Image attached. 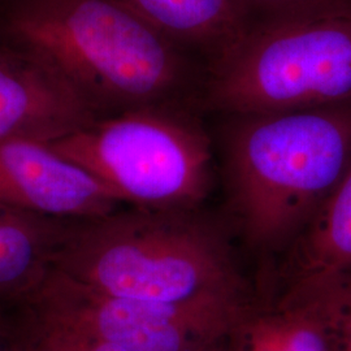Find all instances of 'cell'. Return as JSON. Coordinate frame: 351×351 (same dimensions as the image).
<instances>
[{
    "label": "cell",
    "instance_id": "obj_1",
    "mask_svg": "<svg viewBox=\"0 0 351 351\" xmlns=\"http://www.w3.org/2000/svg\"><path fill=\"white\" fill-rule=\"evenodd\" d=\"M8 32L94 110L177 106L203 91L193 55L116 0H24Z\"/></svg>",
    "mask_w": 351,
    "mask_h": 351
},
{
    "label": "cell",
    "instance_id": "obj_10",
    "mask_svg": "<svg viewBox=\"0 0 351 351\" xmlns=\"http://www.w3.org/2000/svg\"><path fill=\"white\" fill-rule=\"evenodd\" d=\"M208 65L246 27L239 0H116Z\"/></svg>",
    "mask_w": 351,
    "mask_h": 351
},
{
    "label": "cell",
    "instance_id": "obj_6",
    "mask_svg": "<svg viewBox=\"0 0 351 351\" xmlns=\"http://www.w3.org/2000/svg\"><path fill=\"white\" fill-rule=\"evenodd\" d=\"M34 320L126 351H207L249 303L167 304L114 297L56 269L26 300Z\"/></svg>",
    "mask_w": 351,
    "mask_h": 351
},
{
    "label": "cell",
    "instance_id": "obj_5",
    "mask_svg": "<svg viewBox=\"0 0 351 351\" xmlns=\"http://www.w3.org/2000/svg\"><path fill=\"white\" fill-rule=\"evenodd\" d=\"M49 145L136 207L193 210L210 189L211 142L178 106L95 119Z\"/></svg>",
    "mask_w": 351,
    "mask_h": 351
},
{
    "label": "cell",
    "instance_id": "obj_8",
    "mask_svg": "<svg viewBox=\"0 0 351 351\" xmlns=\"http://www.w3.org/2000/svg\"><path fill=\"white\" fill-rule=\"evenodd\" d=\"M75 88L27 52H0V141L50 143L95 120Z\"/></svg>",
    "mask_w": 351,
    "mask_h": 351
},
{
    "label": "cell",
    "instance_id": "obj_12",
    "mask_svg": "<svg viewBox=\"0 0 351 351\" xmlns=\"http://www.w3.org/2000/svg\"><path fill=\"white\" fill-rule=\"evenodd\" d=\"M71 226L0 203V298L27 300L50 274Z\"/></svg>",
    "mask_w": 351,
    "mask_h": 351
},
{
    "label": "cell",
    "instance_id": "obj_14",
    "mask_svg": "<svg viewBox=\"0 0 351 351\" xmlns=\"http://www.w3.org/2000/svg\"><path fill=\"white\" fill-rule=\"evenodd\" d=\"M12 351H126L108 342L34 320V328Z\"/></svg>",
    "mask_w": 351,
    "mask_h": 351
},
{
    "label": "cell",
    "instance_id": "obj_17",
    "mask_svg": "<svg viewBox=\"0 0 351 351\" xmlns=\"http://www.w3.org/2000/svg\"><path fill=\"white\" fill-rule=\"evenodd\" d=\"M207 351H221V350H217V349H216V348H213V349H210V350H207Z\"/></svg>",
    "mask_w": 351,
    "mask_h": 351
},
{
    "label": "cell",
    "instance_id": "obj_2",
    "mask_svg": "<svg viewBox=\"0 0 351 351\" xmlns=\"http://www.w3.org/2000/svg\"><path fill=\"white\" fill-rule=\"evenodd\" d=\"M53 269L136 301L249 302L226 237L193 210L137 207L78 221L64 239Z\"/></svg>",
    "mask_w": 351,
    "mask_h": 351
},
{
    "label": "cell",
    "instance_id": "obj_13",
    "mask_svg": "<svg viewBox=\"0 0 351 351\" xmlns=\"http://www.w3.org/2000/svg\"><path fill=\"white\" fill-rule=\"evenodd\" d=\"M246 26L351 16V0H239Z\"/></svg>",
    "mask_w": 351,
    "mask_h": 351
},
{
    "label": "cell",
    "instance_id": "obj_7",
    "mask_svg": "<svg viewBox=\"0 0 351 351\" xmlns=\"http://www.w3.org/2000/svg\"><path fill=\"white\" fill-rule=\"evenodd\" d=\"M0 203L52 219L93 220L114 213L120 199L98 178L30 139L0 141Z\"/></svg>",
    "mask_w": 351,
    "mask_h": 351
},
{
    "label": "cell",
    "instance_id": "obj_9",
    "mask_svg": "<svg viewBox=\"0 0 351 351\" xmlns=\"http://www.w3.org/2000/svg\"><path fill=\"white\" fill-rule=\"evenodd\" d=\"M226 339L228 351H337L339 282L284 289L265 306L249 302Z\"/></svg>",
    "mask_w": 351,
    "mask_h": 351
},
{
    "label": "cell",
    "instance_id": "obj_11",
    "mask_svg": "<svg viewBox=\"0 0 351 351\" xmlns=\"http://www.w3.org/2000/svg\"><path fill=\"white\" fill-rule=\"evenodd\" d=\"M290 251L284 289L351 280V163Z\"/></svg>",
    "mask_w": 351,
    "mask_h": 351
},
{
    "label": "cell",
    "instance_id": "obj_16",
    "mask_svg": "<svg viewBox=\"0 0 351 351\" xmlns=\"http://www.w3.org/2000/svg\"><path fill=\"white\" fill-rule=\"evenodd\" d=\"M0 351H12V349H5L4 346H1V345H0Z\"/></svg>",
    "mask_w": 351,
    "mask_h": 351
},
{
    "label": "cell",
    "instance_id": "obj_3",
    "mask_svg": "<svg viewBox=\"0 0 351 351\" xmlns=\"http://www.w3.org/2000/svg\"><path fill=\"white\" fill-rule=\"evenodd\" d=\"M226 137L230 202L246 241L291 245L351 163V101L234 116Z\"/></svg>",
    "mask_w": 351,
    "mask_h": 351
},
{
    "label": "cell",
    "instance_id": "obj_4",
    "mask_svg": "<svg viewBox=\"0 0 351 351\" xmlns=\"http://www.w3.org/2000/svg\"><path fill=\"white\" fill-rule=\"evenodd\" d=\"M203 104L232 116L351 101V16L245 27L207 66Z\"/></svg>",
    "mask_w": 351,
    "mask_h": 351
},
{
    "label": "cell",
    "instance_id": "obj_15",
    "mask_svg": "<svg viewBox=\"0 0 351 351\" xmlns=\"http://www.w3.org/2000/svg\"><path fill=\"white\" fill-rule=\"evenodd\" d=\"M339 281L337 351H351V280Z\"/></svg>",
    "mask_w": 351,
    "mask_h": 351
}]
</instances>
